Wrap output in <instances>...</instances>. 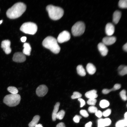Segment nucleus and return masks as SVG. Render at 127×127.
<instances>
[{"label": "nucleus", "instance_id": "9", "mask_svg": "<svg viewBox=\"0 0 127 127\" xmlns=\"http://www.w3.org/2000/svg\"><path fill=\"white\" fill-rule=\"evenodd\" d=\"M48 88L44 85H42L39 86L36 90V93L39 97H42L45 96L47 93Z\"/></svg>", "mask_w": 127, "mask_h": 127}, {"label": "nucleus", "instance_id": "40", "mask_svg": "<svg viewBox=\"0 0 127 127\" xmlns=\"http://www.w3.org/2000/svg\"><path fill=\"white\" fill-rule=\"evenodd\" d=\"M56 127H66L64 124L63 122L60 123L58 124Z\"/></svg>", "mask_w": 127, "mask_h": 127}, {"label": "nucleus", "instance_id": "16", "mask_svg": "<svg viewBox=\"0 0 127 127\" xmlns=\"http://www.w3.org/2000/svg\"><path fill=\"white\" fill-rule=\"evenodd\" d=\"M23 47L24 48L23 50V53L25 55L30 56L31 48L30 44L28 43H25L23 44Z\"/></svg>", "mask_w": 127, "mask_h": 127}, {"label": "nucleus", "instance_id": "35", "mask_svg": "<svg viewBox=\"0 0 127 127\" xmlns=\"http://www.w3.org/2000/svg\"><path fill=\"white\" fill-rule=\"evenodd\" d=\"M82 118L81 116L78 115H75L73 118L74 121L76 123H78Z\"/></svg>", "mask_w": 127, "mask_h": 127}, {"label": "nucleus", "instance_id": "3", "mask_svg": "<svg viewBox=\"0 0 127 127\" xmlns=\"http://www.w3.org/2000/svg\"><path fill=\"white\" fill-rule=\"evenodd\" d=\"M49 17L54 20H57L61 18L64 14V10L61 8L49 5L46 7Z\"/></svg>", "mask_w": 127, "mask_h": 127}, {"label": "nucleus", "instance_id": "8", "mask_svg": "<svg viewBox=\"0 0 127 127\" xmlns=\"http://www.w3.org/2000/svg\"><path fill=\"white\" fill-rule=\"evenodd\" d=\"M26 57L23 53L17 52L13 55L12 60L14 61L17 63H22L26 60Z\"/></svg>", "mask_w": 127, "mask_h": 127}, {"label": "nucleus", "instance_id": "38", "mask_svg": "<svg viewBox=\"0 0 127 127\" xmlns=\"http://www.w3.org/2000/svg\"><path fill=\"white\" fill-rule=\"evenodd\" d=\"M95 115L98 117L100 118L103 115L102 113L100 110H97L95 113Z\"/></svg>", "mask_w": 127, "mask_h": 127}, {"label": "nucleus", "instance_id": "19", "mask_svg": "<svg viewBox=\"0 0 127 127\" xmlns=\"http://www.w3.org/2000/svg\"><path fill=\"white\" fill-rule=\"evenodd\" d=\"M40 117L39 115L35 116L32 120L29 123L28 125L29 127H35L39 121Z\"/></svg>", "mask_w": 127, "mask_h": 127}, {"label": "nucleus", "instance_id": "31", "mask_svg": "<svg viewBox=\"0 0 127 127\" xmlns=\"http://www.w3.org/2000/svg\"><path fill=\"white\" fill-rule=\"evenodd\" d=\"M96 101L95 99H89L87 101V103L89 105H94L95 104Z\"/></svg>", "mask_w": 127, "mask_h": 127}, {"label": "nucleus", "instance_id": "4", "mask_svg": "<svg viewBox=\"0 0 127 127\" xmlns=\"http://www.w3.org/2000/svg\"><path fill=\"white\" fill-rule=\"evenodd\" d=\"M21 97L19 94H11L6 95L4 97V103L10 107L15 106L20 103Z\"/></svg>", "mask_w": 127, "mask_h": 127}, {"label": "nucleus", "instance_id": "2", "mask_svg": "<svg viewBox=\"0 0 127 127\" xmlns=\"http://www.w3.org/2000/svg\"><path fill=\"white\" fill-rule=\"evenodd\" d=\"M42 44L44 47L49 49L54 54H58L60 51V48L57 40L52 36H49L46 37L43 40Z\"/></svg>", "mask_w": 127, "mask_h": 127}, {"label": "nucleus", "instance_id": "33", "mask_svg": "<svg viewBox=\"0 0 127 127\" xmlns=\"http://www.w3.org/2000/svg\"><path fill=\"white\" fill-rule=\"evenodd\" d=\"M111 109H108L104 111L102 113L104 117L109 116L111 114Z\"/></svg>", "mask_w": 127, "mask_h": 127}, {"label": "nucleus", "instance_id": "18", "mask_svg": "<svg viewBox=\"0 0 127 127\" xmlns=\"http://www.w3.org/2000/svg\"><path fill=\"white\" fill-rule=\"evenodd\" d=\"M60 103L59 102L57 103L54 106V109L52 114V120L55 121L56 119V115L58 111Z\"/></svg>", "mask_w": 127, "mask_h": 127}, {"label": "nucleus", "instance_id": "45", "mask_svg": "<svg viewBox=\"0 0 127 127\" xmlns=\"http://www.w3.org/2000/svg\"><path fill=\"white\" fill-rule=\"evenodd\" d=\"M124 119L125 121L127 122V112H126L124 115Z\"/></svg>", "mask_w": 127, "mask_h": 127}, {"label": "nucleus", "instance_id": "13", "mask_svg": "<svg viewBox=\"0 0 127 127\" xmlns=\"http://www.w3.org/2000/svg\"><path fill=\"white\" fill-rule=\"evenodd\" d=\"M98 48L102 56H104L107 55L108 52V49L106 45L103 43H99L98 45Z\"/></svg>", "mask_w": 127, "mask_h": 127}, {"label": "nucleus", "instance_id": "15", "mask_svg": "<svg viewBox=\"0 0 127 127\" xmlns=\"http://www.w3.org/2000/svg\"><path fill=\"white\" fill-rule=\"evenodd\" d=\"M97 91L95 90H93L87 92L85 94V96L90 99H95L98 97Z\"/></svg>", "mask_w": 127, "mask_h": 127}, {"label": "nucleus", "instance_id": "34", "mask_svg": "<svg viewBox=\"0 0 127 127\" xmlns=\"http://www.w3.org/2000/svg\"><path fill=\"white\" fill-rule=\"evenodd\" d=\"M98 127H105L103 123V119H99L98 121Z\"/></svg>", "mask_w": 127, "mask_h": 127}, {"label": "nucleus", "instance_id": "20", "mask_svg": "<svg viewBox=\"0 0 127 127\" xmlns=\"http://www.w3.org/2000/svg\"><path fill=\"white\" fill-rule=\"evenodd\" d=\"M77 73L81 76H84L86 75V72L83 66L81 65H78L76 68Z\"/></svg>", "mask_w": 127, "mask_h": 127}, {"label": "nucleus", "instance_id": "1", "mask_svg": "<svg viewBox=\"0 0 127 127\" xmlns=\"http://www.w3.org/2000/svg\"><path fill=\"white\" fill-rule=\"evenodd\" d=\"M26 8V6L24 3L21 2H18L8 9L6 13V15L10 19L17 18L22 15Z\"/></svg>", "mask_w": 127, "mask_h": 127}, {"label": "nucleus", "instance_id": "28", "mask_svg": "<svg viewBox=\"0 0 127 127\" xmlns=\"http://www.w3.org/2000/svg\"><path fill=\"white\" fill-rule=\"evenodd\" d=\"M89 112L91 113H95L98 110L97 108L94 106H91L89 107L88 109Z\"/></svg>", "mask_w": 127, "mask_h": 127}, {"label": "nucleus", "instance_id": "12", "mask_svg": "<svg viewBox=\"0 0 127 127\" xmlns=\"http://www.w3.org/2000/svg\"><path fill=\"white\" fill-rule=\"evenodd\" d=\"M115 30V27L112 24L108 23L107 24L105 28V32L107 36H110L112 35L114 33Z\"/></svg>", "mask_w": 127, "mask_h": 127}, {"label": "nucleus", "instance_id": "36", "mask_svg": "<svg viewBox=\"0 0 127 127\" xmlns=\"http://www.w3.org/2000/svg\"><path fill=\"white\" fill-rule=\"evenodd\" d=\"M115 91V90L113 88L110 89H104L102 90V92L103 94H107L108 93L111 91Z\"/></svg>", "mask_w": 127, "mask_h": 127}, {"label": "nucleus", "instance_id": "47", "mask_svg": "<svg viewBox=\"0 0 127 127\" xmlns=\"http://www.w3.org/2000/svg\"><path fill=\"white\" fill-rule=\"evenodd\" d=\"M3 20H0V24L2 23Z\"/></svg>", "mask_w": 127, "mask_h": 127}, {"label": "nucleus", "instance_id": "11", "mask_svg": "<svg viewBox=\"0 0 127 127\" xmlns=\"http://www.w3.org/2000/svg\"><path fill=\"white\" fill-rule=\"evenodd\" d=\"M116 37L114 36L106 37L102 39V43L106 45H109L114 44L116 41Z\"/></svg>", "mask_w": 127, "mask_h": 127}, {"label": "nucleus", "instance_id": "29", "mask_svg": "<svg viewBox=\"0 0 127 127\" xmlns=\"http://www.w3.org/2000/svg\"><path fill=\"white\" fill-rule=\"evenodd\" d=\"M103 121L105 127L110 125L111 123V121L109 118L103 119Z\"/></svg>", "mask_w": 127, "mask_h": 127}, {"label": "nucleus", "instance_id": "43", "mask_svg": "<svg viewBox=\"0 0 127 127\" xmlns=\"http://www.w3.org/2000/svg\"><path fill=\"white\" fill-rule=\"evenodd\" d=\"M125 66L123 65H121L120 66L118 67V71H120Z\"/></svg>", "mask_w": 127, "mask_h": 127}, {"label": "nucleus", "instance_id": "14", "mask_svg": "<svg viewBox=\"0 0 127 127\" xmlns=\"http://www.w3.org/2000/svg\"><path fill=\"white\" fill-rule=\"evenodd\" d=\"M121 15V12L118 10L115 11L113 16V21L115 24H117L119 22Z\"/></svg>", "mask_w": 127, "mask_h": 127}, {"label": "nucleus", "instance_id": "44", "mask_svg": "<svg viewBox=\"0 0 127 127\" xmlns=\"http://www.w3.org/2000/svg\"><path fill=\"white\" fill-rule=\"evenodd\" d=\"M26 37L25 36H23L21 38V40L22 42H25L26 40Z\"/></svg>", "mask_w": 127, "mask_h": 127}, {"label": "nucleus", "instance_id": "48", "mask_svg": "<svg viewBox=\"0 0 127 127\" xmlns=\"http://www.w3.org/2000/svg\"><path fill=\"white\" fill-rule=\"evenodd\" d=\"M19 89H22V88H19Z\"/></svg>", "mask_w": 127, "mask_h": 127}, {"label": "nucleus", "instance_id": "26", "mask_svg": "<svg viewBox=\"0 0 127 127\" xmlns=\"http://www.w3.org/2000/svg\"><path fill=\"white\" fill-rule=\"evenodd\" d=\"M126 91L124 90H122L120 93V96L122 99L124 101L127 100Z\"/></svg>", "mask_w": 127, "mask_h": 127}, {"label": "nucleus", "instance_id": "27", "mask_svg": "<svg viewBox=\"0 0 127 127\" xmlns=\"http://www.w3.org/2000/svg\"><path fill=\"white\" fill-rule=\"evenodd\" d=\"M82 96L81 94L77 91H75L73 92V95L71 96V98L72 99H75L80 98Z\"/></svg>", "mask_w": 127, "mask_h": 127}, {"label": "nucleus", "instance_id": "24", "mask_svg": "<svg viewBox=\"0 0 127 127\" xmlns=\"http://www.w3.org/2000/svg\"><path fill=\"white\" fill-rule=\"evenodd\" d=\"M7 89L11 94H17L18 92L17 88L13 86H9L8 88Z\"/></svg>", "mask_w": 127, "mask_h": 127}, {"label": "nucleus", "instance_id": "23", "mask_svg": "<svg viewBox=\"0 0 127 127\" xmlns=\"http://www.w3.org/2000/svg\"><path fill=\"white\" fill-rule=\"evenodd\" d=\"M118 6L120 8H124L127 7V0H120L118 2Z\"/></svg>", "mask_w": 127, "mask_h": 127}, {"label": "nucleus", "instance_id": "41", "mask_svg": "<svg viewBox=\"0 0 127 127\" xmlns=\"http://www.w3.org/2000/svg\"><path fill=\"white\" fill-rule=\"evenodd\" d=\"M92 123L91 122H89L87 123L85 125V127H91Z\"/></svg>", "mask_w": 127, "mask_h": 127}, {"label": "nucleus", "instance_id": "30", "mask_svg": "<svg viewBox=\"0 0 127 127\" xmlns=\"http://www.w3.org/2000/svg\"><path fill=\"white\" fill-rule=\"evenodd\" d=\"M119 74L122 76L124 75L127 73V67L125 66L124 67L119 71Z\"/></svg>", "mask_w": 127, "mask_h": 127}, {"label": "nucleus", "instance_id": "32", "mask_svg": "<svg viewBox=\"0 0 127 127\" xmlns=\"http://www.w3.org/2000/svg\"><path fill=\"white\" fill-rule=\"evenodd\" d=\"M80 114L83 117H87L89 116V114L87 111L85 110H82L80 111Z\"/></svg>", "mask_w": 127, "mask_h": 127}, {"label": "nucleus", "instance_id": "21", "mask_svg": "<svg viewBox=\"0 0 127 127\" xmlns=\"http://www.w3.org/2000/svg\"><path fill=\"white\" fill-rule=\"evenodd\" d=\"M127 126V122L124 120H121L117 121L115 124L116 127H126Z\"/></svg>", "mask_w": 127, "mask_h": 127}, {"label": "nucleus", "instance_id": "5", "mask_svg": "<svg viewBox=\"0 0 127 127\" xmlns=\"http://www.w3.org/2000/svg\"><path fill=\"white\" fill-rule=\"evenodd\" d=\"M20 30L25 33L33 35L36 32L37 27L36 24L31 22L23 23L20 28Z\"/></svg>", "mask_w": 127, "mask_h": 127}, {"label": "nucleus", "instance_id": "46", "mask_svg": "<svg viewBox=\"0 0 127 127\" xmlns=\"http://www.w3.org/2000/svg\"><path fill=\"white\" fill-rule=\"evenodd\" d=\"M35 127H43L42 124H40L36 125Z\"/></svg>", "mask_w": 127, "mask_h": 127}, {"label": "nucleus", "instance_id": "6", "mask_svg": "<svg viewBox=\"0 0 127 127\" xmlns=\"http://www.w3.org/2000/svg\"><path fill=\"white\" fill-rule=\"evenodd\" d=\"M85 30V25L84 23L82 21H78L75 23L72 26L71 32L74 36H79L83 34Z\"/></svg>", "mask_w": 127, "mask_h": 127}, {"label": "nucleus", "instance_id": "39", "mask_svg": "<svg viewBox=\"0 0 127 127\" xmlns=\"http://www.w3.org/2000/svg\"><path fill=\"white\" fill-rule=\"evenodd\" d=\"M121 87V85L119 84H116L114 86L113 88L115 90L119 89Z\"/></svg>", "mask_w": 127, "mask_h": 127}, {"label": "nucleus", "instance_id": "42", "mask_svg": "<svg viewBox=\"0 0 127 127\" xmlns=\"http://www.w3.org/2000/svg\"><path fill=\"white\" fill-rule=\"evenodd\" d=\"M123 49L125 51L127 52V43H126L123 46Z\"/></svg>", "mask_w": 127, "mask_h": 127}, {"label": "nucleus", "instance_id": "7", "mask_svg": "<svg viewBox=\"0 0 127 127\" xmlns=\"http://www.w3.org/2000/svg\"><path fill=\"white\" fill-rule=\"evenodd\" d=\"M71 38L70 34L67 31H64L59 34L57 39V41L61 43L68 41Z\"/></svg>", "mask_w": 127, "mask_h": 127}, {"label": "nucleus", "instance_id": "10", "mask_svg": "<svg viewBox=\"0 0 127 127\" xmlns=\"http://www.w3.org/2000/svg\"><path fill=\"white\" fill-rule=\"evenodd\" d=\"M11 42L8 40L3 41L1 43V47L5 53L7 54H10L12 51L10 47Z\"/></svg>", "mask_w": 127, "mask_h": 127}, {"label": "nucleus", "instance_id": "25", "mask_svg": "<svg viewBox=\"0 0 127 127\" xmlns=\"http://www.w3.org/2000/svg\"><path fill=\"white\" fill-rule=\"evenodd\" d=\"M65 112L63 110H61L58 112L56 115V118L60 120L63 119L65 115Z\"/></svg>", "mask_w": 127, "mask_h": 127}, {"label": "nucleus", "instance_id": "37", "mask_svg": "<svg viewBox=\"0 0 127 127\" xmlns=\"http://www.w3.org/2000/svg\"><path fill=\"white\" fill-rule=\"evenodd\" d=\"M78 100L80 102V107H83L85 105V102L83 99L81 98H78Z\"/></svg>", "mask_w": 127, "mask_h": 127}, {"label": "nucleus", "instance_id": "22", "mask_svg": "<svg viewBox=\"0 0 127 127\" xmlns=\"http://www.w3.org/2000/svg\"><path fill=\"white\" fill-rule=\"evenodd\" d=\"M109 102L105 99L102 100L99 103L100 107L102 108H104L107 107L109 105Z\"/></svg>", "mask_w": 127, "mask_h": 127}, {"label": "nucleus", "instance_id": "17", "mask_svg": "<svg viewBox=\"0 0 127 127\" xmlns=\"http://www.w3.org/2000/svg\"><path fill=\"white\" fill-rule=\"evenodd\" d=\"M86 68L87 71L90 75L94 74L96 71L95 67L91 63H89L87 64Z\"/></svg>", "mask_w": 127, "mask_h": 127}]
</instances>
